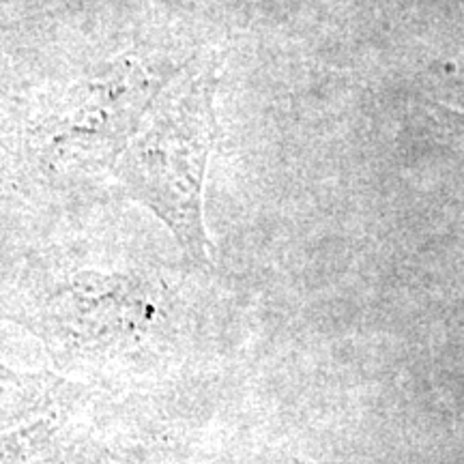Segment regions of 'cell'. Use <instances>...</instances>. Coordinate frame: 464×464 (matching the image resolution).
<instances>
[{
  "mask_svg": "<svg viewBox=\"0 0 464 464\" xmlns=\"http://www.w3.org/2000/svg\"><path fill=\"white\" fill-rule=\"evenodd\" d=\"M216 86L218 75L211 67L174 86L125 160L131 181L161 208L183 246L198 258L207 256L200 194L216 140Z\"/></svg>",
  "mask_w": 464,
  "mask_h": 464,
  "instance_id": "cell-1",
  "label": "cell"
},
{
  "mask_svg": "<svg viewBox=\"0 0 464 464\" xmlns=\"http://www.w3.org/2000/svg\"><path fill=\"white\" fill-rule=\"evenodd\" d=\"M430 110L432 114H437L439 123H443L450 131L464 133V112H460V110L445 108L440 103H430Z\"/></svg>",
  "mask_w": 464,
  "mask_h": 464,
  "instance_id": "cell-2",
  "label": "cell"
}]
</instances>
